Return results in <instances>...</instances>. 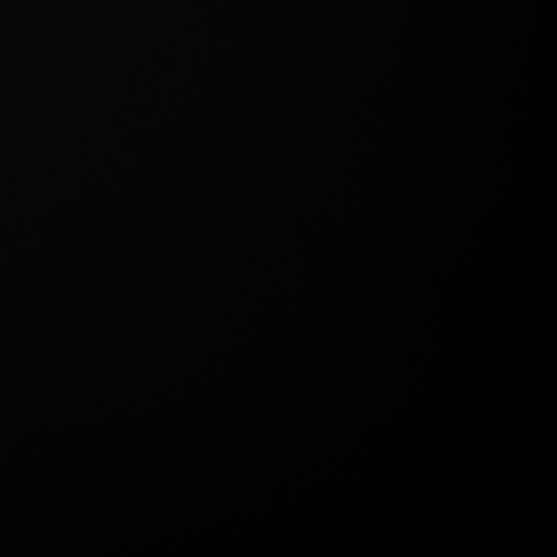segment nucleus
Masks as SVG:
<instances>
[]
</instances>
